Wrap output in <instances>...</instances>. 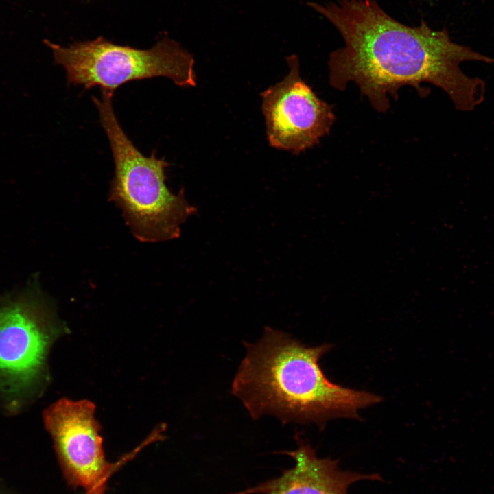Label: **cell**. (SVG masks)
I'll list each match as a JSON object with an SVG mask.
<instances>
[{
    "instance_id": "6da1fadb",
    "label": "cell",
    "mask_w": 494,
    "mask_h": 494,
    "mask_svg": "<svg viewBox=\"0 0 494 494\" xmlns=\"http://www.w3.org/2000/svg\"><path fill=\"white\" fill-rule=\"evenodd\" d=\"M339 32L344 46L329 55V84L342 91L355 82L378 112L390 108L388 95L398 99L405 85L421 97L428 94L421 83L443 90L456 110H473L485 99V82L471 77L460 65L494 58L454 42L446 29H432L422 20L405 25L388 15L375 0H336L308 3Z\"/></svg>"
},
{
    "instance_id": "277c9868",
    "label": "cell",
    "mask_w": 494,
    "mask_h": 494,
    "mask_svg": "<svg viewBox=\"0 0 494 494\" xmlns=\"http://www.w3.org/2000/svg\"><path fill=\"white\" fill-rule=\"evenodd\" d=\"M54 62L66 71L69 84L85 89L99 86L114 93L130 81L169 78L182 87L195 86L193 56L176 40L164 36L149 49L113 43L99 36L66 47L44 40Z\"/></svg>"
},
{
    "instance_id": "3957f363",
    "label": "cell",
    "mask_w": 494,
    "mask_h": 494,
    "mask_svg": "<svg viewBox=\"0 0 494 494\" xmlns=\"http://www.w3.org/2000/svg\"><path fill=\"white\" fill-rule=\"evenodd\" d=\"M92 97L109 141L115 165L109 200L122 211L132 235L143 242L176 239L180 226L198 209L188 202L184 188L177 194L166 185L169 163L155 151L143 155L122 129L113 109V93Z\"/></svg>"
},
{
    "instance_id": "7a4b0ae2",
    "label": "cell",
    "mask_w": 494,
    "mask_h": 494,
    "mask_svg": "<svg viewBox=\"0 0 494 494\" xmlns=\"http://www.w3.org/2000/svg\"><path fill=\"white\" fill-rule=\"evenodd\" d=\"M244 344L246 354L231 390L252 419L270 414L283 424L314 423L322 427L332 418H359L360 410L381 400L325 377L319 360L331 349L329 344L309 346L270 327L256 343Z\"/></svg>"
},
{
    "instance_id": "5b68a950",
    "label": "cell",
    "mask_w": 494,
    "mask_h": 494,
    "mask_svg": "<svg viewBox=\"0 0 494 494\" xmlns=\"http://www.w3.org/2000/svg\"><path fill=\"white\" fill-rule=\"evenodd\" d=\"M94 413L90 401L62 399L45 411L44 422L68 485L86 494H105L119 464L106 458Z\"/></svg>"
},
{
    "instance_id": "ba28073f",
    "label": "cell",
    "mask_w": 494,
    "mask_h": 494,
    "mask_svg": "<svg viewBox=\"0 0 494 494\" xmlns=\"http://www.w3.org/2000/svg\"><path fill=\"white\" fill-rule=\"evenodd\" d=\"M298 447L281 453L291 456L294 466L281 475L233 494H348L349 487L362 480H382L378 473L362 474L342 470L338 460L320 458L316 450L296 435Z\"/></svg>"
},
{
    "instance_id": "52a82bcc",
    "label": "cell",
    "mask_w": 494,
    "mask_h": 494,
    "mask_svg": "<svg viewBox=\"0 0 494 494\" xmlns=\"http://www.w3.org/2000/svg\"><path fill=\"white\" fill-rule=\"evenodd\" d=\"M50 316L40 301L21 297L0 306V387L27 392L41 375L51 340Z\"/></svg>"
},
{
    "instance_id": "8992f818",
    "label": "cell",
    "mask_w": 494,
    "mask_h": 494,
    "mask_svg": "<svg viewBox=\"0 0 494 494\" xmlns=\"http://www.w3.org/2000/svg\"><path fill=\"white\" fill-rule=\"evenodd\" d=\"M286 60L288 74L261 94L262 111L270 145L298 154L329 132L335 115L301 78L298 56Z\"/></svg>"
}]
</instances>
